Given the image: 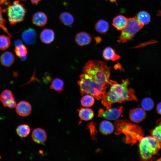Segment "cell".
I'll use <instances>...</instances> for the list:
<instances>
[{"instance_id":"cell-1","label":"cell","mask_w":161,"mask_h":161,"mask_svg":"<svg viewBox=\"0 0 161 161\" xmlns=\"http://www.w3.org/2000/svg\"><path fill=\"white\" fill-rule=\"evenodd\" d=\"M110 75L106 63L90 60L84 66L77 83L81 95H89L98 100L101 99L109 86Z\"/></svg>"},{"instance_id":"cell-2","label":"cell","mask_w":161,"mask_h":161,"mask_svg":"<svg viewBox=\"0 0 161 161\" xmlns=\"http://www.w3.org/2000/svg\"><path fill=\"white\" fill-rule=\"evenodd\" d=\"M129 81L127 78L121 83L110 80L109 90L106 92L101 99V102L106 109L111 108L112 104L133 100H137L133 89L129 87Z\"/></svg>"},{"instance_id":"cell-3","label":"cell","mask_w":161,"mask_h":161,"mask_svg":"<svg viewBox=\"0 0 161 161\" xmlns=\"http://www.w3.org/2000/svg\"><path fill=\"white\" fill-rule=\"evenodd\" d=\"M139 142V152L141 159L143 161L153 160L161 148V142L152 136L143 137Z\"/></svg>"},{"instance_id":"cell-4","label":"cell","mask_w":161,"mask_h":161,"mask_svg":"<svg viewBox=\"0 0 161 161\" xmlns=\"http://www.w3.org/2000/svg\"><path fill=\"white\" fill-rule=\"evenodd\" d=\"M115 133L118 134L124 133L126 136V142L133 144L143 137L141 128L126 121L119 120L115 122Z\"/></svg>"},{"instance_id":"cell-5","label":"cell","mask_w":161,"mask_h":161,"mask_svg":"<svg viewBox=\"0 0 161 161\" xmlns=\"http://www.w3.org/2000/svg\"><path fill=\"white\" fill-rule=\"evenodd\" d=\"M144 26L135 16L128 19L127 24L122 30L117 42L120 43H124L131 40Z\"/></svg>"},{"instance_id":"cell-6","label":"cell","mask_w":161,"mask_h":161,"mask_svg":"<svg viewBox=\"0 0 161 161\" xmlns=\"http://www.w3.org/2000/svg\"><path fill=\"white\" fill-rule=\"evenodd\" d=\"M7 12L10 24L15 25L24 20L27 10L23 4L16 1L8 6Z\"/></svg>"},{"instance_id":"cell-7","label":"cell","mask_w":161,"mask_h":161,"mask_svg":"<svg viewBox=\"0 0 161 161\" xmlns=\"http://www.w3.org/2000/svg\"><path fill=\"white\" fill-rule=\"evenodd\" d=\"M123 111V106L106 110L101 108L98 110V116L108 120H115L120 117Z\"/></svg>"},{"instance_id":"cell-8","label":"cell","mask_w":161,"mask_h":161,"mask_svg":"<svg viewBox=\"0 0 161 161\" xmlns=\"http://www.w3.org/2000/svg\"><path fill=\"white\" fill-rule=\"evenodd\" d=\"M0 100L4 106L10 108L16 107V103L12 92L8 89L3 91L0 95Z\"/></svg>"},{"instance_id":"cell-9","label":"cell","mask_w":161,"mask_h":161,"mask_svg":"<svg viewBox=\"0 0 161 161\" xmlns=\"http://www.w3.org/2000/svg\"><path fill=\"white\" fill-rule=\"evenodd\" d=\"M22 39L27 44L30 45L35 44L37 38L36 30L31 28L25 30L22 34Z\"/></svg>"},{"instance_id":"cell-10","label":"cell","mask_w":161,"mask_h":161,"mask_svg":"<svg viewBox=\"0 0 161 161\" xmlns=\"http://www.w3.org/2000/svg\"><path fill=\"white\" fill-rule=\"evenodd\" d=\"M146 114L143 108L137 107L131 110L129 112L130 120L135 123H139L145 118Z\"/></svg>"},{"instance_id":"cell-11","label":"cell","mask_w":161,"mask_h":161,"mask_svg":"<svg viewBox=\"0 0 161 161\" xmlns=\"http://www.w3.org/2000/svg\"><path fill=\"white\" fill-rule=\"evenodd\" d=\"M32 109V106L30 103L24 100L20 101L16 107L17 113L22 117L29 115L31 113Z\"/></svg>"},{"instance_id":"cell-12","label":"cell","mask_w":161,"mask_h":161,"mask_svg":"<svg viewBox=\"0 0 161 161\" xmlns=\"http://www.w3.org/2000/svg\"><path fill=\"white\" fill-rule=\"evenodd\" d=\"M33 141L37 144H43L47 140V134L45 130L41 128H38L35 129L31 134Z\"/></svg>"},{"instance_id":"cell-13","label":"cell","mask_w":161,"mask_h":161,"mask_svg":"<svg viewBox=\"0 0 161 161\" xmlns=\"http://www.w3.org/2000/svg\"><path fill=\"white\" fill-rule=\"evenodd\" d=\"M92 40L90 35L86 32L82 31L78 33L75 37L76 43L80 46L89 44Z\"/></svg>"},{"instance_id":"cell-14","label":"cell","mask_w":161,"mask_h":161,"mask_svg":"<svg viewBox=\"0 0 161 161\" xmlns=\"http://www.w3.org/2000/svg\"><path fill=\"white\" fill-rule=\"evenodd\" d=\"M55 35L54 32L52 29L45 28L41 32L39 37L42 43L49 44L52 42L54 41Z\"/></svg>"},{"instance_id":"cell-15","label":"cell","mask_w":161,"mask_h":161,"mask_svg":"<svg viewBox=\"0 0 161 161\" xmlns=\"http://www.w3.org/2000/svg\"><path fill=\"white\" fill-rule=\"evenodd\" d=\"M48 18L46 14L43 12H37L33 15L32 21L33 24L38 27H43L45 25L47 22Z\"/></svg>"},{"instance_id":"cell-16","label":"cell","mask_w":161,"mask_h":161,"mask_svg":"<svg viewBox=\"0 0 161 161\" xmlns=\"http://www.w3.org/2000/svg\"><path fill=\"white\" fill-rule=\"evenodd\" d=\"M15 58L13 54L9 51L4 52L0 58V61L2 65L6 67H9L14 63Z\"/></svg>"},{"instance_id":"cell-17","label":"cell","mask_w":161,"mask_h":161,"mask_svg":"<svg viewBox=\"0 0 161 161\" xmlns=\"http://www.w3.org/2000/svg\"><path fill=\"white\" fill-rule=\"evenodd\" d=\"M128 19L122 15H118L115 17L112 21V24L117 30H122L126 26Z\"/></svg>"},{"instance_id":"cell-18","label":"cell","mask_w":161,"mask_h":161,"mask_svg":"<svg viewBox=\"0 0 161 161\" xmlns=\"http://www.w3.org/2000/svg\"><path fill=\"white\" fill-rule=\"evenodd\" d=\"M79 117L80 120L84 121H88L93 118L94 116L93 110L88 108H81L78 109Z\"/></svg>"},{"instance_id":"cell-19","label":"cell","mask_w":161,"mask_h":161,"mask_svg":"<svg viewBox=\"0 0 161 161\" xmlns=\"http://www.w3.org/2000/svg\"><path fill=\"white\" fill-rule=\"evenodd\" d=\"M103 58L106 60L115 61L120 58V56L117 55L115 50L110 47H106L103 52Z\"/></svg>"},{"instance_id":"cell-20","label":"cell","mask_w":161,"mask_h":161,"mask_svg":"<svg viewBox=\"0 0 161 161\" xmlns=\"http://www.w3.org/2000/svg\"><path fill=\"white\" fill-rule=\"evenodd\" d=\"M99 129L100 132L105 135L111 134L114 130L113 125L111 122L107 120H104L101 122Z\"/></svg>"},{"instance_id":"cell-21","label":"cell","mask_w":161,"mask_h":161,"mask_svg":"<svg viewBox=\"0 0 161 161\" xmlns=\"http://www.w3.org/2000/svg\"><path fill=\"white\" fill-rule=\"evenodd\" d=\"M59 19L63 24L68 26H71L74 21V17L72 14L66 12L61 13L59 15Z\"/></svg>"},{"instance_id":"cell-22","label":"cell","mask_w":161,"mask_h":161,"mask_svg":"<svg viewBox=\"0 0 161 161\" xmlns=\"http://www.w3.org/2000/svg\"><path fill=\"white\" fill-rule=\"evenodd\" d=\"M95 28L98 32L105 34L109 30V24L106 21L103 19H100L98 20L95 24Z\"/></svg>"},{"instance_id":"cell-23","label":"cell","mask_w":161,"mask_h":161,"mask_svg":"<svg viewBox=\"0 0 161 161\" xmlns=\"http://www.w3.org/2000/svg\"><path fill=\"white\" fill-rule=\"evenodd\" d=\"M136 18L138 21L143 25L148 24L151 20V16L149 14L144 11L139 12Z\"/></svg>"},{"instance_id":"cell-24","label":"cell","mask_w":161,"mask_h":161,"mask_svg":"<svg viewBox=\"0 0 161 161\" xmlns=\"http://www.w3.org/2000/svg\"><path fill=\"white\" fill-rule=\"evenodd\" d=\"M64 82L61 79L56 78L52 81L50 86L51 89H54L61 93L63 90Z\"/></svg>"},{"instance_id":"cell-25","label":"cell","mask_w":161,"mask_h":161,"mask_svg":"<svg viewBox=\"0 0 161 161\" xmlns=\"http://www.w3.org/2000/svg\"><path fill=\"white\" fill-rule=\"evenodd\" d=\"M30 130V129L29 126L26 124H22L19 126L17 127L16 131L20 137H25L29 135Z\"/></svg>"},{"instance_id":"cell-26","label":"cell","mask_w":161,"mask_h":161,"mask_svg":"<svg viewBox=\"0 0 161 161\" xmlns=\"http://www.w3.org/2000/svg\"><path fill=\"white\" fill-rule=\"evenodd\" d=\"M94 102V97L92 95L88 94L84 95L80 100L81 106L85 107H91L93 105Z\"/></svg>"},{"instance_id":"cell-27","label":"cell","mask_w":161,"mask_h":161,"mask_svg":"<svg viewBox=\"0 0 161 161\" xmlns=\"http://www.w3.org/2000/svg\"><path fill=\"white\" fill-rule=\"evenodd\" d=\"M157 126L151 131L152 136L156 140L161 142V119L157 122Z\"/></svg>"},{"instance_id":"cell-28","label":"cell","mask_w":161,"mask_h":161,"mask_svg":"<svg viewBox=\"0 0 161 161\" xmlns=\"http://www.w3.org/2000/svg\"><path fill=\"white\" fill-rule=\"evenodd\" d=\"M141 106L144 110L149 111L153 108L154 106V102L151 98L146 97L142 100Z\"/></svg>"},{"instance_id":"cell-29","label":"cell","mask_w":161,"mask_h":161,"mask_svg":"<svg viewBox=\"0 0 161 161\" xmlns=\"http://www.w3.org/2000/svg\"><path fill=\"white\" fill-rule=\"evenodd\" d=\"M10 40L9 37L4 35H0V49L4 50L10 47Z\"/></svg>"},{"instance_id":"cell-30","label":"cell","mask_w":161,"mask_h":161,"mask_svg":"<svg viewBox=\"0 0 161 161\" xmlns=\"http://www.w3.org/2000/svg\"><path fill=\"white\" fill-rule=\"evenodd\" d=\"M27 51V47L23 44L16 47H15V54L16 55L19 57L26 55Z\"/></svg>"},{"instance_id":"cell-31","label":"cell","mask_w":161,"mask_h":161,"mask_svg":"<svg viewBox=\"0 0 161 161\" xmlns=\"http://www.w3.org/2000/svg\"><path fill=\"white\" fill-rule=\"evenodd\" d=\"M5 20L3 18L2 15V10L0 6V29L1 28L7 33L10 37H11V35L8 32L7 29L4 26L5 23Z\"/></svg>"},{"instance_id":"cell-32","label":"cell","mask_w":161,"mask_h":161,"mask_svg":"<svg viewBox=\"0 0 161 161\" xmlns=\"http://www.w3.org/2000/svg\"><path fill=\"white\" fill-rule=\"evenodd\" d=\"M14 44L16 47H17L23 44V42L20 39H17L14 42Z\"/></svg>"},{"instance_id":"cell-33","label":"cell","mask_w":161,"mask_h":161,"mask_svg":"<svg viewBox=\"0 0 161 161\" xmlns=\"http://www.w3.org/2000/svg\"><path fill=\"white\" fill-rule=\"evenodd\" d=\"M157 110L158 113L161 115V102L157 104Z\"/></svg>"},{"instance_id":"cell-34","label":"cell","mask_w":161,"mask_h":161,"mask_svg":"<svg viewBox=\"0 0 161 161\" xmlns=\"http://www.w3.org/2000/svg\"><path fill=\"white\" fill-rule=\"evenodd\" d=\"M32 4L37 5L40 3L41 0H30Z\"/></svg>"},{"instance_id":"cell-35","label":"cell","mask_w":161,"mask_h":161,"mask_svg":"<svg viewBox=\"0 0 161 161\" xmlns=\"http://www.w3.org/2000/svg\"><path fill=\"white\" fill-rule=\"evenodd\" d=\"M96 42L97 43H100L101 40V38L100 37H97L95 38Z\"/></svg>"},{"instance_id":"cell-36","label":"cell","mask_w":161,"mask_h":161,"mask_svg":"<svg viewBox=\"0 0 161 161\" xmlns=\"http://www.w3.org/2000/svg\"><path fill=\"white\" fill-rule=\"evenodd\" d=\"M20 58L21 60H22V61H24L26 59L27 56L26 55V56H24L20 57Z\"/></svg>"},{"instance_id":"cell-37","label":"cell","mask_w":161,"mask_h":161,"mask_svg":"<svg viewBox=\"0 0 161 161\" xmlns=\"http://www.w3.org/2000/svg\"><path fill=\"white\" fill-rule=\"evenodd\" d=\"M157 15L158 16H161V10H159L157 11Z\"/></svg>"},{"instance_id":"cell-38","label":"cell","mask_w":161,"mask_h":161,"mask_svg":"<svg viewBox=\"0 0 161 161\" xmlns=\"http://www.w3.org/2000/svg\"><path fill=\"white\" fill-rule=\"evenodd\" d=\"M111 2H115L117 3V0H109Z\"/></svg>"},{"instance_id":"cell-39","label":"cell","mask_w":161,"mask_h":161,"mask_svg":"<svg viewBox=\"0 0 161 161\" xmlns=\"http://www.w3.org/2000/svg\"><path fill=\"white\" fill-rule=\"evenodd\" d=\"M157 161H161V157L157 160Z\"/></svg>"},{"instance_id":"cell-40","label":"cell","mask_w":161,"mask_h":161,"mask_svg":"<svg viewBox=\"0 0 161 161\" xmlns=\"http://www.w3.org/2000/svg\"><path fill=\"white\" fill-rule=\"evenodd\" d=\"M1 158V156H0V159Z\"/></svg>"},{"instance_id":"cell-41","label":"cell","mask_w":161,"mask_h":161,"mask_svg":"<svg viewBox=\"0 0 161 161\" xmlns=\"http://www.w3.org/2000/svg\"></svg>"}]
</instances>
